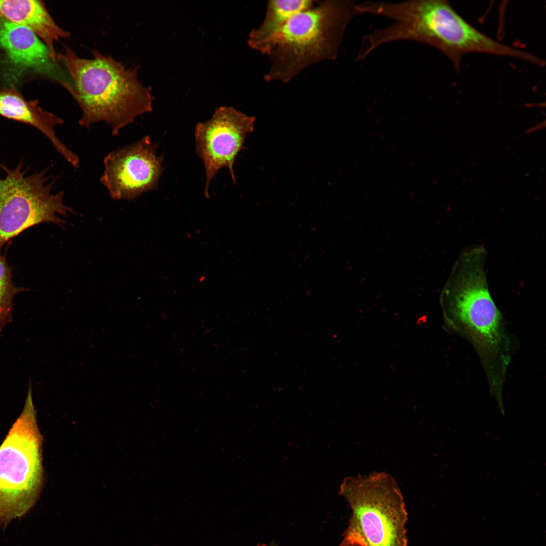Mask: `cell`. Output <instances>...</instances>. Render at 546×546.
Segmentation results:
<instances>
[{"mask_svg": "<svg viewBox=\"0 0 546 546\" xmlns=\"http://www.w3.org/2000/svg\"><path fill=\"white\" fill-rule=\"evenodd\" d=\"M485 260L468 255L456 260L442 294L446 325L464 337L479 355L497 403L510 363L512 344L489 290Z\"/></svg>", "mask_w": 546, "mask_h": 546, "instance_id": "1", "label": "cell"}, {"mask_svg": "<svg viewBox=\"0 0 546 546\" xmlns=\"http://www.w3.org/2000/svg\"><path fill=\"white\" fill-rule=\"evenodd\" d=\"M92 59L80 57L69 46L57 54V61L70 82L62 85L80 107L79 124L87 129L100 122L117 135L135 119L153 111L151 88L138 79L136 66L126 67L96 50Z\"/></svg>", "mask_w": 546, "mask_h": 546, "instance_id": "2", "label": "cell"}, {"mask_svg": "<svg viewBox=\"0 0 546 546\" xmlns=\"http://www.w3.org/2000/svg\"><path fill=\"white\" fill-rule=\"evenodd\" d=\"M355 5L348 0L321 1L290 18L269 47L264 80L288 83L311 65L335 59L348 24L359 15Z\"/></svg>", "mask_w": 546, "mask_h": 546, "instance_id": "3", "label": "cell"}, {"mask_svg": "<svg viewBox=\"0 0 546 546\" xmlns=\"http://www.w3.org/2000/svg\"><path fill=\"white\" fill-rule=\"evenodd\" d=\"M339 490L351 516L338 546H407V512L390 475L375 472L349 477Z\"/></svg>", "mask_w": 546, "mask_h": 546, "instance_id": "4", "label": "cell"}, {"mask_svg": "<svg viewBox=\"0 0 546 546\" xmlns=\"http://www.w3.org/2000/svg\"><path fill=\"white\" fill-rule=\"evenodd\" d=\"M41 446L30 381L23 409L0 446V526L36 502L43 482Z\"/></svg>", "mask_w": 546, "mask_h": 546, "instance_id": "5", "label": "cell"}, {"mask_svg": "<svg viewBox=\"0 0 546 546\" xmlns=\"http://www.w3.org/2000/svg\"><path fill=\"white\" fill-rule=\"evenodd\" d=\"M408 40L424 43L442 53L460 69L469 53H480L518 59L536 64V56L500 43L467 22L444 0H419L409 10L404 22Z\"/></svg>", "mask_w": 546, "mask_h": 546, "instance_id": "6", "label": "cell"}, {"mask_svg": "<svg viewBox=\"0 0 546 546\" xmlns=\"http://www.w3.org/2000/svg\"><path fill=\"white\" fill-rule=\"evenodd\" d=\"M20 163L14 169L4 167L0 177V251L10 239L34 225L51 222L63 226L60 215L73 210L63 203L64 193H53L54 181L48 170L26 175Z\"/></svg>", "mask_w": 546, "mask_h": 546, "instance_id": "7", "label": "cell"}, {"mask_svg": "<svg viewBox=\"0 0 546 546\" xmlns=\"http://www.w3.org/2000/svg\"><path fill=\"white\" fill-rule=\"evenodd\" d=\"M158 147L145 136L104 157L100 183L112 199L131 201L158 189L164 157L156 155Z\"/></svg>", "mask_w": 546, "mask_h": 546, "instance_id": "8", "label": "cell"}, {"mask_svg": "<svg viewBox=\"0 0 546 546\" xmlns=\"http://www.w3.org/2000/svg\"><path fill=\"white\" fill-rule=\"evenodd\" d=\"M256 118L232 107L217 108L208 120L195 128V147L205 170L204 194L209 196L211 181L222 167L227 168L236 183L234 165L248 134L254 130Z\"/></svg>", "mask_w": 546, "mask_h": 546, "instance_id": "9", "label": "cell"}, {"mask_svg": "<svg viewBox=\"0 0 546 546\" xmlns=\"http://www.w3.org/2000/svg\"><path fill=\"white\" fill-rule=\"evenodd\" d=\"M0 48L17 66L34 70L61 84L69 81L63 67L51 58L47 47L32 31L1 16Z\"/></svg>", "mask_w": 546, "mask_h": 546, "instance_id": "10", "label": "cell"}, {"mask_svg": "<svg viewBox=\"0 0 546 546\" xmlns=\"http://www.w3.org/2000/svg\"><path fill=\"white\" fill-rule=\"evenodd\" d=\"M0 115L30 125L41 131L52 143L56 151L73 167L79 166L78 156L56 135L55 128L64 121L55 114L43 110L36 100L27 101L14 87L0 90Z\"/></svg>", "mask_w": 546, "mask_h": 546, "instance_id": "11", "label": "cell"}, {"mask_svg": "<svg viewBox=\"0 0 546 546\" xmlns=\"http://www.w3.org/2000/svg\"><path fill=\"white\" fill-rule=\"evenodd\" d=\"M0 16L32 31L47 47L51 58L55 61H57L55 42L70 36L68 31L55 22L40 1H0Z\"/></svg>", "mask_w": 546, "mask_h": 546, "instance_id": "12", "label": "cell"}, {"mask_svg": "<svg viewBox=\"0 0 546 546\" xmlns=\"http://www.w3.org/2000/svg\"><path fill=\"white\" fill-rule=\"evenodd\" d=\"M313 0H270L267 3L262 22L249 33L248 44L266 55L277 33L295 15L313 7Z\"/></svg>", "mask_w": 546, "mask_h": 546, "instance_id": "13", "label": "cell"}, {"mask_svg": "<svg viewBox=\"0 0 546 546\" xmlns=\"http://www.w3.org/2000/svg\"><path fill=\"white\" fill-rule=\"evenodd\" d=\"M24 290V288L14 286L11 268L5 258L0 255V332L12 321L14 296Z\"/></svg>", "mask_w": 546, "mask_h": 546, "instance_id": "14", "label": "cell"}, {"mask_svg": "<svg viewBox=\"0 0 546 546\" xmlns=\"http://www.w3.org/2000/svg\"><path fill=\"white\" fill-rule=\"evenodd\" d=\"M257 546H266V545L264 544H259V543H258Z\"/></svg>", "mask_w": 546, "mask_h": 546, "instance_id": "15", "label": "cell"}]
</instances>
